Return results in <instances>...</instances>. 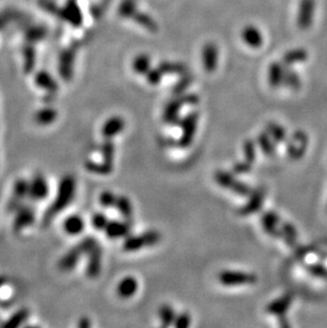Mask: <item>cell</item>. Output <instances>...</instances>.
Returning <instances> with one entry per match:
<instances>
[{"label": "cell", "instance_id": "obj_23", "mask_svg": "<svg viewBox=\"0 0 327 328\" xmlns=\"http://www.w3.org/2000/svg\"><path fill=\"white\" fill-rule=\"evenodd\" d=\"M308 58V53L305 49L300 48V49H293L286 52L283 60H282V63L285 66H291L295 63H302V62H305Z\"/></svg>", "mask_w": 327, "mask_h": 328}, {"label": "cell", "instance_id": "obj_15", "mask_svg": "<svg viewBox=\"0 0 327 328\" xmlns=\"http://www.w3.org/2000/svg\"><path fill=\"white\" fill-rule=\"evenodd\" d=\"M241 36H243L244 42L248 46V47H252L254 49L260 48L263 44V36L260 32V30L253 25L245 26L243 29Z\"/></svg>", "mask_w": 327, "mask_h": 328}, {"label": "cell", "instance_id": "obj_39", "mask_svg": "<svg viewBox=\"0 0 327 328\" xmlns=\"http://www.w3.org/2000/svg\"><path fill=\"white\" fill-rule=\"evenodd\" d=\"M192 83V77L189 73H186L183 74L182 78L180 79L175 85L172 88V94L174 96H181L184 91L188 88Z\"/></svg>", "mask_w": 327, "mask_h": 328}, {"label": "cell", "instance_id": "obj_35", "mask_svg": "<svg viewBox=\"0 0 327 328\" xmlns=\"http://www.w3.org/2000/svg\"><path fill=\"white\" fill-rule=\"evenodd\" d=\"M159 316L163 327H169L172 325L176 318L173 308L169 305H163L159 310Z\"/></svg>", "mask_w": 327, "mask_h": 328}, {"label": "cell", "instance_id": "obj_42", "mask_svg": "<svg viewBox=\"0 0 327 328\" xmlns=\"http://www.w3.org/2000/svg\"><path fill=\"white\" fill-rule=\"evenodd\" d=\"M98 246H99L98 242L96 241L95 238H92V237L84 238L77 245V247L79 248V250L81 251V253L83 255H87L89 252H91L93 249L97 248Z\"/></svg>", "mask_w": 327, "mask_h": 328}, {"label": "cell", "instance_id": "obj_47", "mask_svg": "<svg viewBox=\"0 0 327 328\" xmlns=\"http://www.w3.org/2000/svg\"><path fill=\"white\" fill-rule=\"evenodd\" d=\"M252 170V164L248 162H240L234 165L233 172L235 174H245Z\"/></svg>", "mask_w": 327, "mask_h": 328}, {"label": "cell", "instance_id": "obj_46", "mask_svg": "<svg viewBox=\"0 0 327 328\" xmlns=\"http://www.w3.org/2000/svg\"><path fill=\"white\" fill-rule=\"evenodd\" d=\"M190 324H191V318L187 312H183V314L176 316L175 321L173 323L174 327L176 328H187L190 326Z\"/></svg>", "mask_w": 327, "mask_h": 328}, {"label": "cell", "instance_id": "obj_50", "mask_svg": "<svg viewBox=\"0 0 327 328\" xmlns=\"http://www.w3.org/2000/svg\"><path fill=\"white\" fill-rule=\"evenodd\" d=\"M279 325L280 327H284V328H288L290 326V324L288 323V321L286 320V318L283 316V317H279Z\"/></svg>", "mask_w": 327, "mask_h": 328}, {"label": "cell", "instance_id": "obj_2", "mask_svg": "<svg viewBox=\"0 0 327 328\" xmlns=\"http://www.w3.org/2000/svg\"><path fill=\"white\" fill-rule=\"evenodd\" d=\"M214 179L218 185L221 186L222 188L231 190V192L240 197H250L253 193L250 186H247L244 182L238 181L227 171L218 170L214 174Z\"/></svg>", "mask_w": 327, "mask_h": 328}, {"label": "cell", "instance_id": "obj_21", "mask_svg": "<svg viewBox=\"0 0 327 328\" xmlns=\"http://www.w3.org/2000/svg\"><path fill=\"white\" fill-rule=\"evenodd\" d=\"M292 140L297 144V151H295L293 161H299V159H301L306 153L308 147V136L304 131L298 130V131L293 133Z\"/></svg>", "mask_w": 327, "mask_h": 328}, {"label": "cell", "instance_id": "obj_6", "mask_svg": "<svg viewBox=\"0 0 327 328\" xmlns=\"http://www.w3.org/2000/svg\"><path fill=\"white\" fill-rule=\"evenodd\" d=\"M266 196H267V190L264 187H259L256 190H254L252 195L250 196V199H248V201L243 206V207H240L237 210L238 215L243 216V217H246V216L253 215V213L258 212L262 207Z\"/></svg>", "mask_w": 327, "mask_h": 328}, {"label": "cell", "instance_id": "obj_14", "mask_svg": "<svg viewBox=\"0 0 327 328\" xmlns=\"http://www.w3.org/2000/svg\"><path fill=\"white\" fill-rule=\"evenodd\" d=\"M185 105L184 102L182 101L181 97H177L173 100H171L167 103L165 106V110H164L163 114V121L167 125H176L180 119H178V114H180V111L182 109V106Z\"/></svg>", "mask_w": 327, "mask_h": 328}, {"label": "cell", "instance_id": "obj_5", "mask_svg": "<svg viewBox=\"0 0 327 328\" xmlns=\"http://www.w3.org/2000/svg\"><path fill=\"white\" fill-rule=\"evenodd\" d=\"M219 281L224 286L252 285L257 281V276L253 273L239 271H223L219 274Z\"/></svg>", "mask_w": 327, "mask_h": 328}, {"label": "cell", "instance_id": "obj_41", "mask_svg": "<svg viewBox=\"0 0 327 328\" xmlns=\"http://www.w3.org/2000/svg\"><path fill=\"white\" fill-rule=\"evenodd\" d=\"M244 154L245 161L253 164L256 159V147L252 139H246L244 142Z\"/></svg>", "mask_w": 327, "mask_h": 328}, {"label": "cell", "instance_id": "obj_26", "mask_svg": "<svg viewBox=\"0 0 327 328\" xmlns=\"http://www.w3.org/2000/svg\"><path fill=\"white\" fill-rule=\"evenodd\" d=\"M85 168H86V170L91 172V173H95V174H100V175H108L113 172V164L111 163H106L104 161H102L101 163H97V162H93V161H87L85 162Z\"/></svg>", "mask_w": 327, "mask_h": 328}, {"label": "cell", "instance_id": "obj_4", "mask_svg": "<svg viewBox=\"0 0 327 328\" xmlns=\"http://www.w3.org/2000/svg\"><path fill=\"white\" fill-rule=\"evenodd\" d=\"M198 120H199V113L194 111L189 113L188 115L180 121V126L181 129L183 130V133L180 137V139L177 140L178 147L185 149L191 146L194 135H196Z\"/></svg>", "mask_w": 327, "mask_h": 328}, {"label": "cell", "instance_id": "obj_40", "mask_svg": "<svg viewBox=\"0 0 327 328\" xmlns=\"http://www.w3.org/2000/svg\"><path fill=\"white\" fill-rule=\"evenodd\" d=\"M305 268H306V271L308 273H310L313 276L327 279V268L322 263L307 264Z\"/></svg>", "mask_w": 327, "mask_h": 328}, {"label": "cell", "instance_id": "obj_29", "mask_svg": "<svg viewBox=\"0 0 327 328\" xmlns=\"http://www.w3.org/2000/svg\"><path fill=\"white\" fill-rule=\"evenodd\" d=\"M57 116H58V113L56 110L50 109V108H45V109H42L41 111H38L35 114L34 119L37 125L49 126L56 121Z\"/></svg>", "mask_w": 327, "mask_h": 328}, {"label": "cell", "instance_id": "obj_12", "mask_svg": "<svg viewBox=\"0 0 327 328\" xmlns=\"http://www.w3.org/2000/svg\"><path fill=\"white\" fill-rule=\"evenodd\" d=\"M260 221L263 231L269 236L273 238H283L282 231L277 228V224L279 223V217L277 213L273 211L263 212L261 215Z\"/></svg>", "mask_w": 327, "mask_h": 328}, {"label": "cell", "instance_id": "obj_51", "mask_svg": "<svg viewBox=\"0 0 327 328\" xmlns=\"http://www.w3.org/2000/svg\"><path fill=\"white\" fill-rule=\"evenodd\" d=\"M5 278L3 277V276H0V289H1L2 288V286L5 284Z\"/></svg>", "mask_w": 327, "mask_h": 328}, {"label": "cell", "instance_id": "obj_3", "mask_svg": "<svg viewBox=\"0 0 327 328\" xmlns=\"http://www.w3.org/2000/svg\"><path fill=\"white\" fill-rule=\"evenodd\" d=\"M162 236L157 231L146 232L140 236H129L123 242V250L126 252H135L145 247H152L159 243Z\"/></svg>", "mask_w": 327, "mask_h": 328}, {"label": "cell", "instance_id": "obj_20", "mask_svg": "<svg viewBox=\"0 0 327 328\" xmlns=\"http://www.w3.org/2000/svg\"><path fill=\"white\" fill-rule=\"evenodd\" d=\"M285 72V65L278 62H273L269 67V84L271 87L276 88L283 84Z\"/></svg>", "mask_w": 327, "mask_h": 328}, {"label": "cell", "instance_id": "obj_44", "mask_svg": "<svg viewBox=\"0 0 327 328\" xmlns=\"http://www.w3.org/2000/svg\"><path fill=\"white\" fill-rule=\"evenodd\" d=\"M117 196H115L113 193L111 192H104L100 195L99 197V201L100 204L103 206V207L106 208H110V207H114L116 205V201H117Z\"/></svg>", "mask_w": 327, "mask_h": 328}, {"label": "cell", "instance_id": "obj_10", "mask_svg": "<svg viewBox=\"0 0 327 328\" xmlns=\"http://www.w3.org/2000/svg\"><path fill=\"white\" fill-rule=\"evenodd\" d=\"M219 61V50L214 43H206L202 49V64L205 71L214 72Z\"/></svg>", "mask_w": 327, "mask_h": 328}, {"label": "cell", "instance_id": "obj_8", "mask_svg": "<svg viewBox=\"0 0 327 328\" xmlns=\"http://www.w3.org/2000/svg\"><path fill=\"white\" fill-rule=\"evenodd\" d=\"M49 195V184L44 175L36 174L30 181L29 197L30 199L35 202H40L46 199Z\"/></svg>", "mask_w": 327, "mask_h": 328}, {"label": "cell", "instance_id": "obj_33", "mask_svg": "<svg viewBox=\"0 0 327 328\" xmlns=\"http://www.w3.org/2000/svg\"><path fill=\"white\" fill-rule=\"evenodd\" d=\"M29 189H30V182L26 181L25 179H18L15 182L13 187L14 193V199L22 201L26 199V197H29Z\"/></svg>", "mask_w": 327, "mask_h": 328}, {"label": "cell", "instance_id": "obj_13", "mask_svg": "<svg viewBox=\"0 0 327 328\" xmlns=\"http://www.w3.org/2000/svg\"><path fill=\"white\" fill-rule=\"evenodd\" d=\"M88 261L86 264V275L90 278H97L101 273L102 265V250L98 246L87 254Z\"/></svg>", "mask_w": 327, "mask_h": 328}, {"label": "cell", "instance_id": "obj_49", "mask_svg": "<svg viewBox=\"0 0 327 328\" xmlns=\"http://www.w3.org/2000/svg\"><path fill=\"white\" fill-rule=\"evenodd\" d=\"M78 326L81 327V328H88V327L91 326V323L89 321V319L82 318V319H80L79 323H78Z\"/></svg>", "mask_w": 327, "mask_h": 328}, {"label": "cell", "instance_id": "obj_22", "mask_svg": "<svg viewBox=\"0 0 327 328\" xmlns=\"http://www.w3.org/2000/svg\"><path fill=\"white\" fill-rule=\"evenodd\" d=\"M84 220L78 215L69 216L64 221V230L70 236H77L84 231Z\"/></svg>", "mask_w": 327, "mask_h": 328}, {"label": "cell", "instance_id": "obj_32", "mask_svg": "<svg viewBox=\"0 0 327 328\" xmlns=\"http://www.w3.org/2000/svg\"><path fill=\"white\" fill-rule=\"evenodd\" d=\"M266 129L272 139L275 140L277 143H283L287 141V133L286 130L275 123H269L266 126Z\"/></svg>", "mask_w": 327, "mask_h": 328}, {"label": "cell", "instance_id": "obj_31", "mask_svg": "<svg viewBox=\"0 0 327 328\" xmlns=\"http://www.w3.org/2000/svg\"><path fill=\"white\" fill-rule=\"evenodd\" d=\"M151 69V59L147 55H139L133 61V70L137 74L146 75Z\"/></svg>", "mask_w": 327, "mask_h": 328}, {"label": "cell", "instance_id": "obj_24", "mask_svg": "<svg viewBox=\"0 0 327 328\" xmlns=\"http://www.w3.org/2000/svg\"><path fill=\"white\" fill-rule=\"evenodd\" d=\"M115 207L124 218V220L131 221L132 222V219H133V205H132L129 197H127L126 196H119L117 197Z\"/></svg>", "mask_w": 327, "mask_h": 328}, {"label": "cell", "instance_id": "obj_11", "mask_svg": "<svg viewBox=\"0 0 327 328\" xmlns=\"http://www.w3.org/2000/svg\"><path fill=\"white\" fill-rule=\"evenodd\" d=\"M132 230L131 221H108L105 227V234L110 239H119L130 235Z\"/></svg>", "mask_w": 327, "mask_h": 328}, {"label": "cell", "instance_id": "obj_45", "mask_svg": "<svg viewBox=\"0 0 327 328\" xmlns=\"http://www.w3.org/2000/svg\"><path fill=\"white\" fill-rule=\"evenodd\" d=\"M164 73L161 71L160 68H151V69L147 72L146 78L147 81L151 85H158L161 83Z\"/></svg>", "mask_w": 327, "mask_h": 328}, {"label": "cell", "instance_id": "obj_38", "mask_svg": "<svg viewBox=\"0 0 327 328\" xmlns=\"http://www.w3.org/2000/svg\"><path fill=\"white\" fill-rule=\"evenodd\" d=\"M100 152L104 162L113 164L115 157V144L113 141H111V139H106L102 144H101Z\"/></svg>", "mask_w": 327, "mask_h": 328}, {"label": "cell", "instance_id": "obj_43", "mask_svg": "<svg viewBox=\"0 0 327 328\" xmlns=\"http://www.w3.org/2000/svg\"><path fill=\"white\" fill-rule=\"evenodd\" d=\"M108 223V219L103 212H96L91 218V224L97 231H104Z\"/></svg>", "mask_w": 327, "mask_h": 328}, {"label": "cell", "instance_id": "obj_28", "mask_svg": "<svg viewBox=\"0 0 327 328\" xmlns=\"http://www.w3.org/2000/svg\"><path fill=\"white\" fill-rule=\"evenodd\" d=\"M257 142H258L259 147L262 151V153L267 156H274L275 154V144L272 141L271 136L267 132H262L258 136H257Z\"/></svg>", "mask_w": 327, "mask_h": 328}, {"label": "cell", "instance_id": "obj_18", "mask_svg": "<svg viewBox=\"0 0 327 328\" xmlns=\"http://www.w3.org/2000/svg\"><path fill=\"white\" fill-rule=\"evenodd\" d=\"M82 256H83V254L81 253V251L76 246L74 249L67 252V253L61 258V261L59 262L60 270L63 272L72 271L77 265V263L79 262V259Z\"/></svg>", "mask_w": 327, "mask_h": 328}, {"label": "cell", "instance_id": "obj_37", "mask_svg": "<svg viewBox=\"0 0 327 328\" xmlns=\"http://www.w3.org/2000/svg\"><path fill=\"white\" fill-rule=\"evenodd\" d=\"M137 12L135 0H123L119 6V15L124 18H133Z\"/></svg>", "mask_w": 327, "mask_h": 328}, {"label": "cell", "instance_id": "obj_17", "mask_svg": "<svg viewBox=\"0 0 327 328\" xmlns=\"http://www.w3.org/2000/svg\"><path fill=\"white\" fill-rule=\"evenodd\" d=\"M124 127H126L124 120L121 117L114 116L105 121V124L101 129V134H102L105 139H112L113 137L123 131Z\"/></svg>", "mask_w": 327, "mask_h": 328}, {"label": "cell", "instance_id": "obj_36", "mask_svg": "<svg viewBox=\"0 0 327 328\" xmlns=\"http://www.w3.org/2000/svg\"><path fill=\"white\" fill-rule=\"evenodd\" d=\"M283 84L285 86L292 88V89H299L301 87L300 77L294 70L290 69L289 66H285Z\"/></svg>", "mask_w": 327, "mask_h": 328}, {"label": "cell", "instance_id": "obj_30", "mask_svg": "<svg viewBox=\"0 0 327 328\" xmlns=\"http://www.w3.org/2000/svg\"><path fill=\"white\" fill-rule=\"evenodd\" d=\"M280 231L283 233V239H285L286 243L290 248H294L297 246L298 241V232L295 227L289 222H283L280 226Z\"/></svg>", "mask_w": 327, "mask_h": 328}, {"label": "cell", "instance_id": "obj_19", "mask_svg": "<svg viewBox=\"0 0 327 328\" xmlns=\"http://www.w3.org/2000/svg\"><path fill=\"white\" fill-rule=\"evenodd\" d=\"M138 289V283L137 280L132 277L128 276L123 278L120 283L117 286V294L121 299H130L133 296Z\"/></svg>", "mask_w": 327, "mask_h": 328}, {"label": "cell", "instance_id": "obj_48", "mask_svg": "<svg viewBox=\"0 0 327 328\" xmlns=\"http://www.w3.org/2000/svg\"><path fill=\"white\" fill-rule=\"evenodd\" d=\"M180 97L185 105H196L200 101L199 97L194 94H188V95H183V96L181 95Z\"/></svg>", "mask_w": 327, "mask_h": 328}, {"label": "cell", "instance_id": "obj_27", "mask_svg": "<svg viewBox=\"0 0 327 328\" xmlns=\"http://www.w3.org/2000/svg\"><path fill=\"white\" fill-rule=\"evenodd\" d=\"M29 315H30V312L28 309L21 308V309L17 310L16 312H14V314L2 324V326L5 328L19 327L27 321Z\"/></svg>", "mask_w": 327, "mask_h": 328}, {"label": "cell", "instance_id": "obj_16", "mask_svg": "<svg viewBox=\"0 0 327 328\" xmlns=\"http://www.w3.org/2000/svg\"><path fill=\"white\" fill-rule=\"evenodd\" d=\"M292 301H293V295L285 294L282 297H279V299L271 302L266 307V311L270 315L277 316L278 318L283 317L285 316L287 310L290 308Z\"/></svg>", "mask_w": 327, "mask_h": 328}, {"label": "cell", "instance_id": "obj_9", "mask_svg": "<svg viewBox=\"0 0 327 328\" xmlns=\"http://www.w3.org/2000/svg\"><path fill=\"white\" fill-rule=\"evenodd\" d=\"M35 221V210L30 205L23 204L16 211V217L14 220V230L20 232L32 225Z\"/></svg>", "mask_w": 327, "mask_h": 328}, {"label": "cell", "instance_id": "obj_7", "mask_svg": "<svg viewBox=\"0 0 327 328\" xmlns=\"http://www.w3.org/2000/svg\"><path fill=\"white\" fill-rule=\"evenodd\" d=\"M315 0H301L297 17L298 27L300 29L307 30L311 27L315 17Z\"/></svg>", "mask_w": 327, "mask_h": 328}, {"label": "cell", "instance_id": "obj_34", "mask_svg": "<svg viewBox=\"0 0 327 328\" xmlns=\"http://www.w3.org/2000/svg\"><path fill=\"white\" fill-rule=\"evenodd\" d=\"M133 19L137 22L138 25H140L143 28H145L147 30H149V31H151V32H157L158 31L159 27L157 25V22L154 21V19L150 16V15H148L146 13H142V12H137L134 15Z\"/></svg>", "mask_w": 327, "mask_h": 328}, {"label": "cell", "instance_id": "obj_1", "mask_svg": "<svg viewBox=\"0 0 327 328\" xmlns=\"http://www.w3.org/2000/svg\"><path fill=\"white\" fill-rule=\"evenodd\" d=\"M76 189L77 182L73 175H65L64 178H62L58 187L56 199L49 205L48 209L44 215V223H50L54 217L58 216L73 202L76 196Z\"/></svg>", "mask_w": 327, "mask_h": 328}, {"label": "cell", "instance_id": "obj_25", "mask_svg": "<svg viewBox=\"0 0 327 328\" xmlns=\"http://www.w3.org/2000/svg\"><path fill=\"white\" fill-rule=\"evenodd\" d=\"M159 68L164 74H186L188 73V68L183 63L180 62H162L159 65Z\"/></svg>", "mask_w": 327, "mask_h": 328}]
</instances>
